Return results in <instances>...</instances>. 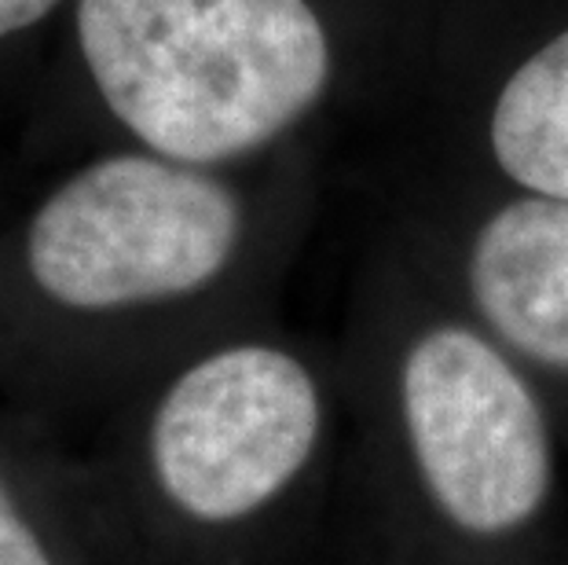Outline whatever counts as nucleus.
Masks as SVG:
<instances>
[{"label": "nucleus", "instance_id": "obj_1", "mask_svg": "<svg viewBox=\"0 0 568 565\" xmlns=\"http://www.w3.org/2000/svg\"><path fill=\"white\" fill-rule=\"evenodd\" d=\"M78 33L118 122L184 165L268 143L331 78L308 0H78Z\"/></svg>", "mask_w": 568, "mask_h": 565}, {"label": "nucleus", "instance_id": "obj_2", "mask_svg": "<svg viewBox=\"0 0 568 565\" xmlns=\"http://www.w3.org/2000/svg\"><path fill=\"white\" fill-rule=\"evenodd\" d=\"M239 235L243 210L221 180L162 154H114L44 199L27 264L52 302L114 312L202 291Z\"/></svg>", "mask_w": 568, "mask_h": 565}, {"label": "nucleus", "instance_id": "obj_3", "mask_svg": "<svg viewBox=\"0 0 568 565\" xmlns=\"http://www.w3.org/2000/svg\"><path fill=\"white\" fill-rule=\"evenodd\" d=\"M400 412L422 485L447 522L506 536L547 503L554 455L547 418L491 342L433 327L407 349Z\"/></svg>", "mask_w": 568, "mask_h": 565}, {"label": "nucleus", "instance_id": "obj_4", "mask_svg": "<svg viewBox=\"0 0 568 565\" xmlns=\"http://www.w3.org/2000/svg\"><path fill=\"white\" fill-rule=\"evenodd\" d=\"M320 430L323 401L301 360L272 345L221 349L154 407V481L191 522H243L305 471Z\"/></svg>", "mask_w": 568, "mask_h": 565}, {"label": "nucleus", "instance_id": "obj_5", "mask_svg": "<svg viewBox=\"0 0 568 565\" xmlns=\"http://www.w3.org/2000/svg\"><path fill=\"white\" fill-rule=\"evenodd\" d=\"M469 291L506 345L568 371V202L514 199L477 232Z\"/></svg>", "mask_w": 568, "mask_h": 565}, {"label": "nucleus", "instance_id": "obj_6", "mask_svg": "<svg viewBox=\"0 0 568 565\" xmlns=\"http://www.w3.org/2000/svg\"><path fill=\"white\" fill-rule=\"evenodd\" d=\"M491 151L531 195L568 202V30L506 81L491 114Z\"/></svg>", "mask_w": 568, "mask_h": 565}, {"label": "nucleus", "instance_id": "obj_7", "mask_svg": "<svg viewBox=\"0 0 568 565\" xmlns=\"http://www.w3.org/2000/svg\"><path fill=\"white\" fill-rule=\"evenodd\" d=\"M0 565H55L4 477H0Z\"/></svg>", "mask_w": 568, "mask_h": 565}, {"label": "nucleus", "instance_id": "obj_8", "mask_svg": "<svg viewBox=\"0 0 568 565\" xmlns=\"http://www.w3.org/2000/svg\"><path fill=\"white\" fill-rule=\"evenodd\" d=\"M59 4V0H0V38L16 30H27L30 22H38Z\"/></svg>", "mask_w": 568, "mask_h": 565}]
</instances>
